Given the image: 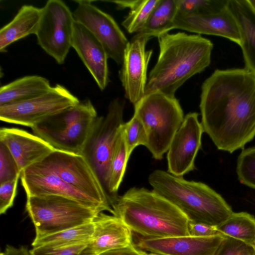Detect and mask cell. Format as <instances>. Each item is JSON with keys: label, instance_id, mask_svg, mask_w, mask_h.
Returning a JSON list of instances; mask_svg holds the SVG:
<instances>
[{"label": "cell", "instance_id": "277c9868", "mask_svg": "<svg viewBox=\"0 0 255 255\" xmlns=\"http://www.w3.org/2000/svg\"><path fill=\"white\" fill-rule=\"evenodd\" d=\"M152 190L179 209L189 222L217 226L234 213L224 198L207 184L156 170L148 177Z\"/></svg>", "mask_w": 255, "mask_h": 255}, {"label": "cell", "instance_id": "30bf717a", "mask_svg": "<svg viewBox=\"0 0 255 255\" xmlns=\"http://www.w3.org/2000/svg\"><path fill=\"white\" fill-rule=\"evenodd\" d=\"M75 19L64 2L49 0L41 8L36 33L39 46L59 64H63L71 47Z\"/></svg>", "mask_w": 255, "mask_h": 255}, {"label": "cell", "instance_id": "74e56055", "mask_svg": "<svg viewBox=\"0 0 255 255\" xmlns=\"http://www.w3.org/2000/svg\"><path fill=\"white\" fill-rule=\"evenodd\" d=\"M4 253V255H31L30 251L24 246L15 248L7 245Z\"/></svg>", "mask_w": 255, "mask_h": 255}, {"label": "cell", "instance_id": "7c38bea8", "mask_svg": "<svg viewBox=\"0 0 255 255\" xmlns=\"http://www.w3.org/2000/svg\"><path fill=\"white\" fill-rule=\"evenodd\" d=\"M73 12L75 21L88 29L100 42L108 58L122 64L129 41L115 19L92 3L91 0H77Z\"/></svg>", "mask_w": 255, "mask_h": 255}, {"label": "cell", "instance_id": "6da1fadb", "mask_svg": "<svg viewBox=\"0 0 255 255\" xmlns=\"http://www.w3.org/2000/svg\"><path fill=\"white\" fill-rule=\"evenodd\" d=\"M199 107L204 132L218 149L243 148L255 136V75L216 70L202 84Z\"/></svg>", "mask_w": 255, "mask_h": 255}, {"label": "cell", "instance_id": "ffe728a7", "mask_svg": "<svg viewBox=\"0 0 255 255\" xmlns=\"http://www.w3.org/2000/svg\"><path fill=\"white\" fill-rule=\"evenodd\" d=\"M94 230L87 244L89 255H99L131 244L132 231L118 216L99 213L93 221Z\"/></svg>", "mask_w": 255, "mask_h": 255}, {"label": "cell", "instance_id": "8992f818", "mask_svg": "<svg viewBox=\"0 0 255 255\" xmlns=\"http://www.w3.org/2000/svg\"><path fill=\"white\" fill-rule=\"evenodd\" d=\"M134 115L142 123L147 135V148L160 160L184 119L179 101L160 92L145 95L134 105Z\"/></svg>", "mask_w": 255, "mask_h": 255}, {"label": "cell", "instance_id": "484cf974", "mask_svg": "<svg viewBox=\"0 0 255 255\" xmlns=\"http://www.w3.org/2000/svg\"><path fill=\"white\" fill-rule=\"evenodd\" d=\"M216 227L225 236L255 245V218L248 213H233Z\"/></svg>", "mask_w": 255, "mask_h": 255}, {"label": "cell", "instance_id": "d6986e66", "mask_svg": "<svg viewBox=\"0 0 255 255\" xmlns=\"http://www.w3.org/2000/svg\"><path fill=\"white\" fill-rule=\"evenodd\" d=\"M0 141L9 149L21 173L55 150L36 135L15 128H0Z\"/></svg>", "mask_w": 255, "mask_h": 255}, {"label": "cell", "instance_id": "7a4b0ae2", "mask_svg": "<svg viewBox=\"0 0 255 255\" xmlns=\"http://www.w3.org/2000/svg\"><path fill=\"white\" fill-rule=\"evenodd\" d=\"M159 54L151 70L145 95L160 92L175 97L189 79L209 66L212 42L200 34L163 33L158 36Z\"/></svg>", "mask_w": 255, "mask_h": 255}, {"label": "cell", "instance_id": "d4e9b609", "mask_svg": "<svg viewBox=\"0 0 255 255\" xmlns=\"http://www.w3.org/2000/svg\"><path fill=\"white\" fill-rule=\"evenodd\" d=\"M178 11L176 0H159L143 28L138 34L151 38L173 29Z\"/></svg>", "mask_w": 255, "mask_h": 255}, {"label": "cell", "instance_id": "9a60e30c", "mask_svg": "<svg viewBox=\"0 0 255 255\" xmlns=\"http://www.w3.org/2000/svg\"><path fill=\"white\" fill-rule=\"evenodd\" d=\"M26 196L52 195L75 200L100 212L109 210L92 197L67 183L52 172L35 164L21 173Z\"/></svg>", "mask_w": 255, "mask_h": 255}, {"label": "cell", "instance_id": "f546056e", "mask_svg": "<svg viewBox=\"0 0 255 255\" xmlns=\"http://www.w3.org/2000/svg\"><path fill=\"white\" fill-rule=\"evenodd\" d=\"M122 130L129 158L133 149L140 145L146 147L147 143L146 133L140 120L133 115L128 122L124 123Z\"/></svg>", "mask_w": 255, "mask_h": 255}, {"label": "cell", "instance_id": "f35d334b", "mask_svg": "<svg viewBox=\"0 0 255 255\" xmlns=\"http://www.w3.org/2000/svg\"><path fill=\"white\" fill-rule=\"evenodd\" d=\"M137 1V0L110 1L114 3L118 9L129 8L130 9L136 4Z\"/></svg>", "mask_w": 255, "mask_h": 255}, {"label": "cell", "instance_id": "60d3db41", "mask_svg": "<svg viewBox=\"0 0 255 255\" xmlns=\"http://www.w3.org/2000/svg\"><path fill=\"white\" fill-rule=\"evenodd\" d=\"M141 253L143 255H162L153 253H148L145 251H141Z\"/></svg>", "mask_w": 255, "mask_h": 255}, {"label": "cell", "instance_id": "83f0119b", "mask_svg": "<svg viewBox=\"0 0 255 255\" xmlns=\"http://www.w3.org/2000/svg\"><path fill=\"white\" fill-rule=\"evenodd\" d=\"M158 1L159 0H137L122 21V25L129 33L139 32Z\"/></svg>", "mask_w": 255, "mask_h": 255}, {"label": "cell", "instance_id": "d590c367", "mask_svg": "<svg viewBox=\"0 0 255 255\" xmlns=\"http://www.w3.org/2000/svg\"><path fill=\"white\" fill-rule=\"evenodd\" d=\"M188 230L190 235L197 237H211L222 234L215 226L189 222Z\"/></svg>", "mask_w": 255, "mask_h": 255}, {"label": "cell", "instance_id": "9c48e42d", "mask_svg": "<svg viewBox=\"0 0 255 255\" xmlns=\"http://www.w3.org/2000/svg\"><path fill=\"white\" fill-rule=\"evenodd\" d=\"M80 102L65 87L56 84L36 97L0 106V119L6 123L31 128Z\"/></svg>", "mask_w": 255, "mask_h": 255}, {"label": "cell", "instance_id": "836d02e7", "mask_svg": "<svg viewBox=\"0 0 255 255\" xmlns=\"http://www.w3.org/2000/svg\"><path fill=\"white\" fill-rule=\"evenodd\" d=\"M88 244L60 248L38 247L33 248L30 252L31 255H89L86 250Z\"/></svg>", "mask_w": 255, "mask_h": 255}, {"label": "cell", "instance_id": "7402d4cb", "mask_svg": "<svg viewBox=\"0 0 255 255\" xmlns=\"http://www.w3.org/2000/svg\"><path fill=\"white\" fill-rule=\"evenodd\" d=\"M41 15V8L23 5L9 23L0 30V51L5 52L12 43L30 34H35Z\"/></svg>", "mask_w": 255, "mask_h": 255}, {"label": "cell", "instance_id": "ba28073f", "mask_svg": "<svg viewBox=\"0 0 255 255\" xmlns=\"http://www.w3.org/2000/svg\"><path fill=\"white\" fill-rule=\"evenodd\" d=\"M25 208L35 227V238L92 222L100 213L75 200L52 195L27 197Z\"/></svg>", "mask_w": 255, "mask_h": 255}, {"label": "cell", "instance_id": "44dd1931", "mask_svg": "<svg viewBox=\"0 0 255 255\" xmlns=\"http://www.w3.org/2000/svg\"><path fill=\"white\" fill-rule=\"evenodd\" d=\"M227 7L239 28L245 68L255 75V14L247 0H228Z\"/></svg>", "mask_w": 255, "mask_h": 255}, {"label": "cell", "instance_id": "f1b7e54d", "mask_svg": "<svg viewBox=\"0 0 255 255\" xmlns=\"http://www.w3.org/2000/svg\"><path fill=\"white\" fill-rule=\"evenodd\" d=\"M228 0H176L178 10L186 13L207 15L227 7Z\"/></svg>", "mask_w": 255, "mask_h": 255}, {"label": "cell", "instance_id": "5bb4252c", "mask_svg": "<svg viewBox=\"0 0 255 255\" xmlns=\"http://www.w3.org/2000/svg\"><path fill=\"white\" fill-rule=\"evenodd\" d=\"M150 39L136 33L124 52L120 78L125 97L133 105L145 96L147 67L153 52L152 49L146 50Z\"/></svg>", "mask_w": 255, "mask_h": 255}, {"label": "cell", "instance_id": "d6a6232c", "mask_svg": "<svg viewBox=\"0 0 255 255\" xmlns=\"http://www.w3.org/2000/svg\"><path fill=\"white\" fill-rule=\"evenodd\" d=\"M255 245L226 236L215 255H252Z\"/></svg>", "mask_w": 255, "mask_h": 255}, {"label": "cell", "instance_id": "52a82bcc", "mask_svg": "<svg viewBox=\"0 0 255 255\" xmlns=\"http://www.w3.org/2000/svg\"><path fill=\"white\" fill-rule=\"evenodd\" d=\"M125 105V101L120 98L110 102L106 115L96 119L81 154L99 181L111 207L110 168L116 143L124 123Z\"/></svg>", "mask_w": 255, "mask_h": 255}, {"label": "cell", "instance_id": "4dcf8cb0", "mask_svg": "<svg viewBox=\"0 0 255 255\" xmlns=\"http://www.w3.org/2000/svg\"><path fill=\"white\" fill-rule=\"evenodd\" d=\"M236 171L242 184L255 189V147L243 150L238 158Z\"/></svg>", "mask_w": 255, "mask_h": 255}, {"label": "cell", "instance_id": "3957f363", "mask_svg": "<svg viewBox=\"0 0 255 255\" xmlns=\"http://www.w3.org/2000/svg\"><path fill=\"white\" fill-rule=\"evenodd\" d=\"M112 208L114 215L140 237L163 238L189 235L187 217L153 190L131 188L119 196Z\"/></svg>", "mask_w": 255, "mask_h": 255}, {"label": "cell", "instance_id": "8d00e7d4", "mask_svg": "<svg viewBox=\"0 0 255 255\" xmlns=\"http://www.w3.org/2000/svg\"><path fill=\"white\" fill-rule=\"evenodd\" d=\"M99 255H143L141 251L136 248L132 243L130 245L106 251Z\"/></svg>", "mask_w": 255, "mask_h": 255}, {"label": "cell", "instance_id": "e0dca14e", "mask_svg": "<svg viewBox=\"0 0 255 255\" xmlns=\"http://www.w3.org/2000/svg\"><path fill=\"white\" fill-rule=\"evenodd\" d=\"M173 29L186 30L198 34L225 37L240 45L241 41L237 22L228 7L216 13L198 15L178 10Z\"/></svg>", "mask_w": 255, "mask_h": 255}, {"label": "cell", "instance_id": "1f68e13d", "mask_svg": "<svg viewBox=\"0 0 255 255\" xmlns=\"http://www.w3.org/2000/svg\"><path fill=\"white\" fill-rule=\"evenodd\" d=\"M21 171L7 147L0 141V183L20 178Z\"/></svg>", "mask_w": 255, "mask_h": 255}, {"label": "cell", "instance_id": "603a6c76", "mask_svg": "<svg viewBox=\"0 0 255 255\" xmlns=\"http://www.w3.org/2000/svg\"><path fill=\"white\" fill-rule=\"evenodd\" d=\"M51 87L49 80L42 76H26L16 79L0 87V106L31 99Z\"/></svg>", "mask_w": 255, "mask_h": 255}, {"label": "cell", "instance_id": "ac0fdd59", "mask_svg": "<svg viewBox=\"0 0 255 255\" xmlns=\"http://www.w3.org/2000/svg\"><path fill=\"white\" fill-rule=\"evenodd\" d=\"M71 47L76 51L100 89L105 90L109 82L107 54L96 37L76 21L74 24Z\"/></svg>", "mask_w": 255, "mask_h": 255}, {"label": "cell", "instance_id": "b9f144b4", "mask_svg": "<svg viewBox=\"0 0 255 255\" xmlns=\"http://www.w3.org/2000/svg\"><path fill=\"white\" fill-rule=\"evenodd\" d=\"M0 255H4V252L3 253H1Z\"/></svg>", "mask_w": 255, "mask_h": 255}, {"label": "cell", "instance_id": "4fadbf2b", "mask_svg": "<svg viewBox=\"0 0 255 255\" xmlns=\"http://www.w3.org/2000/svg\"><path fill=\"white\" fill-rule=\"evenodd\" d=\"M203 128L198 114L190 113L174 135L167 151V172L177 177L195 169V159L201 146Z\"/></svg>", "mask_w": 255, "mask_h": 255}, {"label": "cell", "instance_id": "2e32d148", "mask_svg": "<svg viewBox=\"0 0 255 255\" xmlns=\"http://www.w3.org/2000/svg\"><path fill=\"white\" fill-rule=\"evenodd\" d=\"M225 236L197 237L192 235L163 238L139 236L133 243L139 250L162 255H215Z\"/></svg>", "mask_w": 255, "mask_h": 255}, {"label": "cell", "instance_id": "7bdbcfd3", "mask_svg": "<svg viewBox=\"0 0 255 255\" xmlns=\"http://www.w3.org/2000/svg\"><path fill=\"white\" fill-rule=\"evenodd\" d=\"M252 255H255V252Z\"/></svg>", "mask_w": 255, "mask_h": 255}, {"label": "cell", "instance_id": "4316f807", "mask_svg": "<svg viewBox=\"0 0 255 255\" xmlns=\"http://www.w3.org/2000/svg\"><path fill=\"white\" fill-rule=\"evenodd\" d=\"M128 159L121 130L116 143L110 168L109 190L113 200L112 208L119 196L118 194L119 188L122 182Z\"/></svg>", "mask_w": 255, "mask_h": 255}, {"label": "cell", "instance_id": "8fae6325", "mask_svg": "<svg viewBox=\"0 0 255 255\" xmlns=\"http://www.w3.org/2000/svg\"><path fill=\"white\" fill-rule=\"evenodd\" d=\"M37 164L92 197L114 215L99 181L82 155L54 150Z\"/></svg>", "mask_w": 255, "mask_h": 255}, {"label": "cell", "instance_id": "e575fe53", "mask_svg": "<svg viewBox=\"0 0 255 255\" xmlns=\"http://www.w3.org/2000/svg\"><path fill=\"white\" fill-rule=\"evenodd\" d=\"M19 178L0 183V214H5L13 206L16 195L17 183Z\"/></svg>", "mask_w": 255, "mask_h": 255}, {"label": "cell", "instance_id": "ab89813d", "mask_svg": "<svg viewBox=\"0 0 255 255\" xmlns=\"http://www.w3.org/2000/svg\"><path fill=\"white\" fill-rule=\"evenodd\" d=\"M250 7L255 14V0H247Z\"/></svg>", "mask_w": 255, "mask_h": 255}, {"label": "cell", "instance_id": "5b68a950", "mask_svg": "<svg viewBox=\"0 0 255 255\" xmlns=\"http://www.w3.org/2000/svg\"><path fill=\"white\" fill-rule=\"evenodd\" d=\"M89 99L80 101L31 128L55 150L81 155L98 117Z\"/></svg>", "mask_w": 255, "mask_h": 255}, {"label": "cell", "instance_id": "cb8c5ba5", "mask_svg": "<svg viewBox=\"0 0 255 255\" xmlns=\"http://www.w3.org/2000/svg\"><path fill=\"white\" fill-rule=\"evenodd\" d=\"M94 230L93 222L66 229L44 237L34 238L33 248L47 247L60 248L88 244Z\"/></svg>", "mask_w": 255, "mask_h": 255}]
</instances>
